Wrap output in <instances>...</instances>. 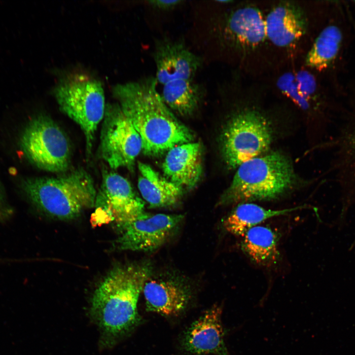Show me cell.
Listing matches in <instances>:
<instances>
[{"label": "cell", "instance_id": "1", "mask_svg": "<svg viewBox=\"0 0 355 355\" xmlns=\"http://www.w3.org/2000/svg\"><path fill=\"white\" fill-rule=\"evenodd\" d=\"M155 77L115 85L113 94L125 116L140 135L142 151L157 155L191 142L193 135L163 100Z\"/></svg>", "mask_w": 355, "mask_h": 355}, {"label": "cell", "instance_id": "2", "mask_svg": "<svg viewBox=\"0 0 355 355\" xmlns=\"http://www.w3.org/2000/svg\"><path fill=\"white\" fill-rule=\"evenodd\" d=\"M150 273L145 265L119 266L96 289L90 312L108 343L127 334L140 323L137 303Z\"/></svg>", "mask_w": 355, "mask_h": 355}, {"label": "cell", "instance_id": "3", "mask_svg": "<svg viewBox=\"0 0 355 355\" xmlns=\"http://www.w3.org/2000/svg\"><path fill=\"white\" fill-rule=\"evenodd\" d=\"M237 168L230 186L220 198V205L273 200L296 181L291 162L279 152L254 157Z\"/></svg>", "mask_w": 355, "mask_h": 355}, {"label": "cell", "instance_id": "4", "mask_svg": "<svg viewBox=\"0 0 355 355\" xmlns=\"http://www.w3.org/2000/svg\"><path fill=\"white\" fill-rule=\"evenodd\" d=\"M24 188L38 209L59 219L74 218L83 210L95 206L94 180L82 169L58 177L28 179Z\"/></svg>", "mask_w": 355, "mask_h": 355}, {"label": "cell", "instance_id": "5", "mask_svg": "<svg viewBox=\"0 0 355 355\" xmlns=\"http://www.w3.org/2000/svg\"><path fill=\"white\" fill-rule=\"evenodd\" d=\"M54 92L60 109L83 131L86 151L89 154L98 125L105 113L102 83L84 73H71L60 81Z\"/></svg>", "mask_w": 355, "mask_h": 355}, {"label": "cell", "instance_id": "6", "mask_svg": "<svg viewBox=\"0 0 355 355\" xmlns=\"http://www.w3.org/2000/svg\"><path fill=\"white\" fill-rule=\"evenodd\" d=\"M255 106L244 105L237 109L221 136L222 157L231 169L265 152L272 140L269 120Z\"/></svg>", "mask_w": 355, "mask_h": 355}, {"label": "cell", "instance_id": "7", "mask_svg": "<svg viewBox=\"0 0 355 355\" xmlns=\"http://www.w3.org/2000/svg\"><path fill=\"white\" fill-rule=\"evenodd\" d=\"M21 146L28 159L38 168L62 173L69 168L71 145L66 134L51 118L40 115L25 128Z\"/></svg>", "mask_w": 355, "mask_h": 355}, {"label": "cell", "instance_id": "8", "mask_svg": "<svg viewBox=\"0 0 355 355\" xmlns=\"http://www.w3.org/2000/svg\"><path fill=\"white\" fill-rule=\"evenodd\" d=\"M214 31L220 46L241 59L256 51L267 39L265 18L252 4H240L225 12Z\"/></svg>", "mask_w": 355, "mask_h": 355}, {"label": "cell", "instance_id": "9", "mask_svg": "<svg viewBox=\"0 0 355 355\" xmlns=\"http://www.w3.org/2000/svg\"><path fill=\"white\" fill-rule=\"evenodd\" d=\"M142 141L119 104L106 106L101 133L100 151L112 169L131 168L142 151Z\"/></svg>", "mask_w": 355, "mask_h": 355}, {"label": "cell", "instance_id": "10", "mask_svg": "<svg viewBox=\"0 0 355 355\" xmlns=\"http://www.w3.org/2000/svg\"><path fill=\"white\" fill-rule=\"evenodd\" d=\"M144 202L129 181L112 171H105L97 192L95 219L101 223L114 221L119 229L144 213Z\"/></svg>", "mask_w": 355, "mask_h": 355}, {"label": "cell", "instance_id": "11", "mask_svg": "<svg viewBox=\"0 0 355 355\" xmlns=\"http://www.w3.org/2000/svg\"><path fill=\"white\" fill-rule=\"evenodd\" d=\"M181 214L143 213L127 224L114 246L120 250L149 251L161 246L183 218Z\"/></svg>", "mask_w": 355, "mask_h": 355}, {"label": "cell", "instance_id": "12", "mask_svg": "<svg viewBox=\"0 0 355 355\" xmlns=\"http://www.w3.org/2000/svg\"><path fill=\"white\" fill-rule=\"evenodd\" d=\"M157 83L162 85L179 79H194L202 60L180 40L158 39L153 53Z\"/></svg>", "mask_w": 355, "mask_h": 355}, {"label": "cell", "instance_id": "13", "mask_svg": "<svg viewBox=\"0 0 355 355\" xmlns=\"http://www.w3.org/2000/svg\"><path fill=\"white\" fill-rule=\"evenodd\" d=\"M267 39L276 46L295 45L307 31L308 22L304 8L296 1H281L265 18Z\"/></svg>", "mask_w": 355, "mask_h": 355}, {"label": "cell", "instance_id": "14", "mask_svg": "<svg viewBox=\"0 0 355 355\" xmlns=\"http://www.w3.org/2000/svg\"><path fill=\"white\" fill-rule=\"evenodd\" d=\"M222 308L214 305L195 321L185 332L182 346L196 355H230L224 342Z\"/></svg>", "mask_w": 355, "mask_h": 355}, {"label": "cell", "instance_id": "15", "mask_svg": "<svg viewBox=\"0 0 355 355\" xmlns=\"http://www.w3.org/2000/svg\"><path fill=\"white\" fill-rule=\"evenodd\" d=\"M201 151L200 144L192 142L172 147L162 164L165 176L181 187H193L202 174Z\"/></svg>", "mask_w": 355, "mask_h": 355}, {"label": "cell", "instance_id": "16", "mask_svg": "<svg viewBox=\"0 0 355 355\" xmlns=\"http://www.w3.org/2000/svg\"><path fill=\"white\" fill-rule=\"evenodd\" d=\"M142 291L147 310L166 316L182 312L191 297L187 288L172 280L148 279Z\"/></svg>", "mask_w": 355, "mask_h": 355}, {"label": "cell", "instance_id": "17", "mask_svg": "<svg viewBox=\"0 0 355 355\" xmlns=\"http://www.w3.org/2000/svg\"><path fill=\"white\" fill-rule=\"evenodd\" d=\"M138 186L150 207H167L176 204L182 194L180 186L162 176L149 165L139 162Z\"/></svg>", "mask_w": 355, "mask_h": 355}, {"label": "cell", "instance_id": "18", "mask_svg": "<svg viewBox=\"0 0 355 355\" xmlns=\"http://www.w3.org/2000/svg\"><path fill=\"white\" fill-rule=\"evenodd\" d=\"M241 248L255 264L269 266L280 257L277 234L269 227L257 225L248 230L242 237Z\"/></svg>", "mask_w": 355, "mask_h": 355}, {"label": "cell", "instance_id": "19", "mask_svg": "<svg viewBox=\"0 0 355 355\" xmlns=\"http://www.w3.org/2000/svg\"><path fill=\"white\" fill-rule=\"evenodd\" d=\"M303 208L304 206L274 210L265 209L253 203H241L224 218L222 225L230 234L243 237L249 229L268 219Z\"/></svg>", "mask_w": 355, "mask_h": 355}, {"label": "cell", "instance_id": "20", "mask_svg": "<svg viewBox=\"0 0 355 355\" xmlns=\"http://www.w3.org/2000/svg\"><path fill=\"white\" fill-rule=\"evenodd\" d=\"M162 86L163 100L172 112L181 116L191 114L196 109L204 91L194 79H176Z\"/></svg>", "mask_w": 355, "mask_h": 355}, {"label": "cell", "instance_id": "21", "mask_svg": "<svg viewBox=\"0 0 355 355\" xmlns=\"http://www.w3.org/2000/svg\"><path fill=\"white\" fill-rule=\"evenodd\" d=\"M276 84L283 94L303 110L309 108L311 100L317 97L316 78L306 70L285 72L279 77Z\"/></svg>", "mask_w": 355, "mask_h": 355}, {"label": "cell", "instance_id": "22", "mask_svg": "<svg viewBox=\"0 0 355 355\" xmlns=\"http://www.w3.org/2000/svg\"><path fill=\"white\" fill-rule=\"evenodd\" d=\"M342 38L339 27L331 25L326 27L317 37L307 53L306 65L320 71L327 69L337 56Z\"/></svg>", "mask_w": 355, "mask_h": 355}, {"label": "cell", "instance_id": "23", "mask_svg": "<svg viewBox=\"0 0 355 355\" xmlns=\"http://www.w3.org/2000/svg\"><path fill=\"white\" fill-rule=\"evenodd\" d=\"M147 3L153 8L163 11H169L180 5L184 1L180 0H153Z\"/></svg>", "mask_w": 355, "mask_h": 355}, {"label": "cell", "instance_id": "24", "mask_svg": "<svg viewBox=\"0 0 355 355\" xmlns=\"http://www.w3.org/2000/svg\"><path fill=\"white\" fill-rule=\"evenodd\" d=\"M216 2L219 4H228L233 2V1L231 0H216Z\"/></svg>", "mask_w": 355, "mask_h": 355}]
</instances>
